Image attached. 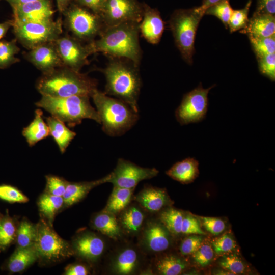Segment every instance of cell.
I'll use <instances>...</instances> for the list:
<instances>
[{
    "mask_svg": "<svg viewBox=\"0 0 275 275\" xmlns=\"http://www.w3.org/2000/svg\"><path fill=\"white\" fill-rule=\"evenodd\" d=\"M139 23L127 22L104 28L99 38L90 42L94 53L125 59L139 66L142 58Z\"/></svg>",
    "mask_w": 275,
    "mask_h": 275,
    "instance_id": "6da1fadb",
    "label": "cell"
},
{
    "mask_svg": "<svg viewBox=\"0 0 275 275\" xmlns=\"http://www.w3.org/2000/svg\"><path fill=\"white\" fill-rule=\"evenodd\" d=\"M36 87L42 96L65 97L74 95L91 97L97 89L96 80L69 68L61 66L42 75Z\"/></svg>",
    "mask_w": 275,
    "mask_h": 275,
    "instance_id": "7a4b0ae2",
    "label": "cell"
},
{
    "mask_svg": "<svg viewBox=\"0 0 275 275\" xmlns=\"http://www.w3.org/2000/svg\"><path fill=\"white\" fill-rule=\"evenodd\" d=\"M138 66L121 60H113L102 70L105 78L107 95L124 101L138 113V97L141 82Z\"/></svg>",
    "mask_w": 275,
    "mask_h": 275,
    "instance_id": "3957f363",
    "label": "cell"
},
{
    "mask_svg": "<svg viewBox=\"0 0 275 275\" xmlns=\"http://www.w3.org/2000/svg\"><path fill=\"white\" fill-rule=\"evenodd\" d=\"M90 97L88 95H74L65 97L42 96L35 104L70 127L80 124L85 119L93 120L101 124L97 110L91 105Z\"/></svg>",
    "mask_w": 275,
    "mask_h": 275,
    "instance_id": "277c9868",
    "label": "cell"
},
{
    "mask_svg": "<svg viewBox=\"0 0 275 275\" xmlns=\"http://www.w3.org/2000/svg\"><path fill=\"white\" fill-rule=\"evenodd\" d=\"M91 97L100 117L102 129L111 136L121 135L129 129L138 119V113L124 101L109 97L97 89Z\"/></svg>",
    "mask_w": 275,
    "mask_h": 275,
    "instance_id": "5b68a950",
    "label": "cell"
},
{
    "mask_svg": "<svg viewBox=\"0 0 275 275\" xmlns=\"http://www.w3.org/2000/svg\"><path fill=\"white\" fill-rule=\"evenodd\" d=\"M204 15L199 7L179 9L174 11L169 21L175 43L183 60L189 64L193 63L196 32Z\"/></svg>",
    "mask_w": 275,
    "mask_h": 275,
    "instance_id": "8992f818",
    "label": "cell"
},
{
    "mask_svg": "<svg viewBox=\"0 0 275 275\" xmlns=\"http://www.w3.org/2000/svg\"><path fill=\"white\" fill-rule=\"evenodd\" d=\"M42 263L58 262L74 254L71 245L54 231L43 217L37 224V235L33 245Z\"/></svg>",
    "mask_w": 275,
    "mask_h": 275,
    "instance_id": "52a82bcc",
    "label": "cell"
},
{
    "mask_svg": "<svg viewBox=\"0 0 275 275\" xmlns=\"http://www.w3.org/2000/svg\"><path fill=\"white\" fill-rule=\"evenodd\" d=\"M63 14L65 28L82 42H92L105 28L99 15L73 2Z\"/></svg>",
    "mask_w": 275,
    "mask_h": 275,
    "instance_id": "ba28073f",
    "label": "cell"
},
{
    "mask_svg": "<svg viewBox=\"0 0 275 275\" xmlns=\"http://www.w3.org/2000/svg\"><path fill=\"white\" fill-rule=\"evenodd\" d=\"M12 28L17 41L30 50L41 44L54 41L63 34V21L61 18L43 22L13 20Z\"/></svg>",
    "mask_w": 275,
    "mask_h": 275,
    "instance_id": "9c48e42d",
    "label": "cell"
},
{
    "mask_svg": "<svg viewBox=\"0 0 275 275\" xmlns=\"http://www.w3.org/2000/svg\"><path fill=\"white\" fill-rule=\"evenodd\" d=\"M54 43L63 66L76 71L89 63V56L94 53L90 43L84 44L69 34H62Z\"/></svg>",
    "mask_w": 275,
    "mask_h": 275,
    "instance_id": "30bf717a",
    "label": "cell"
},
{
    "mask_svg": "<svg viewBox=\"0 0 275 275\" xmlns=\"http://www.w3.org/2000/svg\"><path fill=\"white\" fill-rule=\"evenodd\" d=\"M214 86L204 89L200 84L184 95L175 112L176 119L181 125L198 122L204 119L208 109V95Z\"/></svg>",
    "mask_w": 275,
    "mask_h": 275,
    "instance_id": "8fae6325",
    "label": "cell"
},
{
    "mask_svg": "<svg viewBox=\"0 0 275 275\" xmlns=\"http://www.w3.org/2000/svg\"><path fill=\"white\" fill-rule=\"evenodd\" d=\"M143 3L138 0H106L100 14L105 27L127 22L140 23Z\"/></svg>",
    "mask_w": 275,
    "mask_h": 275,
    "instance_id": "7c38bea8",
    "label": "cell"
},
{
    "mask_svg": "<svg viewBox=\"0 0 275 275\" xmlns=\"http://www.w3.org/2000/svg\"><path fill=\"white\" fill-rule=\"evenodd\" d=\"M158 173V171L155 168H143L120 158L114 171L110 173L108 182L115 186L134 188L140 181L151 179Z\"/></svg>",
    "mask_w": 275,
    "mask_h": 275,
    "instance_id": "4fadbf2b",
    "label": "cell"
},
{
    "mask_svg": "<svg viewBox=\"0 0 275 275\" xmlns=\"http://www.w3.org/2000/svg\"><path fill=\"white\" fill-rule=\"evenodd\" d=\"M13 20L20 22H43L53 20L55 11L51 0H37L12 8Z\"/></svg>",
    "mask_w": 275,
    "mask_h": 275,
    "instance_id": "5bb4252c",
    "label": "cell"
},
{
    "mask_svg": "<svg viewBox=\"0 0 275 275\" xmlns=\"http://www.w3.org/2000/svg\"><path fill=\"white\" fill-rule=\"evenodd\" d=\"M24 57L42 73L63 66L54 41L41 44L29 50Z\"/></svg>",
    "mask_w": 275,
    "mask_h": 275,
    "instance_id": "9a60e30c",
    "label": "cell"
},
{
    "mask_svg": "<svg viewBox=\"0 0 275 275\" xmlns=\"http://www.w3.org/2000/svg\"><path fill=\"white\" fill-rule=\"evenodd\" d=\"M71 246L74 254L88 261H95L103 254L105 243L97 234L87 232L77 236Z\"/></svg>",
    "mask_w": 275,
    "mask_h": 275,
    "instance_id": "2e32d148",
    "label": "cell"
},
{
    "mask_svg": "<svg viewBox=\"0 0 275 275\" xmlns=\"http://www.w3.org/2000/svg\"><path fill=\"white\" fill-rule=\"evenodd\" d=\"M164 29V23L159 12L143 3V13L139 23V31L149 43L157 44L161 38Z\"/></svg>",
    "mask_w": 275,
    "mask_h": 275,
    "instance_id": "e0dca14e",
    "label": "cell"
},
{
    "mask_svg": "<svg viewBox=\"0 0 275 275\" xmlns=\"http://www.w3.org/2000/svg\"><path fill=\"white\" fill-rule=\"evenodd\" d=\"M169 232L162 224L157 222L149 223L143 234L145 245L148 250L153 252L167 250L170 245Z\"/></svg>",
    "mask_w": 275,
    "mask_h": 275,
    "instance_id": "ac0fdd59",
    "label": "cell"
},
{
    "mask_svg": "<svg viewBox=\"0 0 275 275\" xmlns=\"http://www.w3.org/2000/svg\"><path fill=\"white\" fill-rule=\"evenodd\" d=\"M242 31L248 37H267L275 35V16L254 12L246 28Z\"/></svg>",
    "mask_w": 275,
    "mask_h": 275,
    "instance_id": "d6986e66",
    "label": "cell"
},
{
    "mask_svg": "<svg viewBox=\"0 0 275 275\" xmlns=\"http://www.w3.org/2000/svg\"><path fill=\"white\" fill-rule=\"evenodd\" d=\"M111 174L93 181L82 182H67L65 191L63 196L64 206L68 207L76 204L84 199L94 187L108 182Z\"/></svg>",
    "mask_w": 275,
    "mask_h": 275,
    "instance_id": "ffe728a7",
    "label": "cell"
},
{
    "mask_svg": "<svg viewBox=\"0 0 275 275\" xmlns=\"http://www.w3.org/2000/svg\"><path fill=\"white\" fill-rule=\"evenodd\" d=\"M136 200L141 206L151 212L161 210L169 202L164 189L153 187L144 188L137 195Z\"/></svg>",
    "mask_w": 275,
    "mask_h": 275,
    "instance_id": "44dd1931",
    "label": "cell"
},
{
    "mask_svg": "<svg viewBox=\"0 0 275 275\" xmlns=\"http://www.w3.org/2000/svg\"><path fill=\"white\" fill-rule=\"evenodd\" d=\"M198 161L187 158L174 164L166 172L169 177L183 184L193 182L199 175Z\"/></svg>",
    "mask_w": 275,
    "mask_h": 275,
    "instance_id": "7402d4cb",
    "label": "cell"
},
{
    "mask_svg": "<svg viewBox=\"0 0 275 275\" xmlns=\"http://www.w3.org/2000/svg\"><path fill=\"white\" fill-rule=\"evenodd\" d=\"M49 127L50 135L57 143L60 152L64 153L76 133L70 130L65 123L57 118L51 116L45 118Z\"/></svg>",
    "mask_w": 275,
    "mask_h": 275,
    "instance_id": "603a6c76",
    "label": "cell"
},
{
    "mask_svg": "<svg viewBox=\"0 0 275 275\" xmlns=\"http://www.w3.org/2000/svg\"><path fill=\"white\" fill-rule=\"evenodd\" d=\"M92 225L95 229L115 240L121 236V228L113 214L103 211L96 214L92 220Z\"/></svg>",
    "mask_w": 275,
    "mask_h": 275,
    "instance_id": "cb8c5ba5",
    "label": "cell"
},
{
    "mask_svg": "<svg viewBox=\"0 0 275 275\" xmlns=\"http://www.w3.org/2000/svg\"><path fill=\"white\" fill-rule=\"evenodd\" d=\"M42 116L43 112L40 109L36 110L33 120L23 129L22 135L30 146L50 135L49 127Z\"/></svg>",
    "mask_w": 275,
    "mask_h": 275,
    "instance_id": "d4e9b609",
    "label": "cell"
},
{
    "mask_svg": "<svg viewBox=\"0 0 275 275\" xmlns=\"http://www.w3.org/2000/svg\"><path fill=\"white\" fill-rule=\"evenodd\" d=\"M38 260L34 246L19 248L15 250L8 262V269L12 273L20 272Z\"/></svg>",
    "mask_w": 275,
    "mask_h": 275,
    "instance_id": "484cf974",
    "label": "cell"
},
{
    "mask_svg": "<svg viewBox=\"0 0 275 275\" xmlns=\"http://www.w3.org/2000/svg\"><path fill=\"white\" fill-rule=\"evenodd\" d=\"M138 262L137 252L132 248H126L116 256L112 264V269L118 274H130L136 269Z\"/></svg>",
    "mask_w": 275,
    "mask_h": 275,
    "instance_id": "4316f807",
    "label": "cell"
},
{
    "mask_svg": "<svg viewBox=\"0 0 275 275\" xmlns=\"http://www.w3.org/2000/svg\"><path fill=\"white\" fill-rule=\"evenodd\" d=\"M134 188L114 186L106 206L102 210L116 215L125 209L129 204Z\"/></svg>",
    "mask_w": 275,
    "mask_h": 275,
    "instance_id": "83f0119b",
    "label": "cell"
},
{
    "mask_svg": "<svg viewBox=\"0 0 275 275\" xmlns=\"http://www.w3.org/2000/svg\"><path fill=\"white\" fill-rule=\"evenodd\" d=\"M38 205L43 217L52 226L56 214L64 206V200L62 197L53 196L44 192L40 196Z\"/></svg>",
    "mask_w": 275,
    "mask_h": 275,
    "instance_id": "f1b7e54d",
    "label": "cell"
},
{
    "mask_svg": "<svg viewBox=\"0 0 275 275\" xmlns=\"http://www.w3.org/2000/svg\"><path fill=\"white\" fill-rule=\"evenodd\" d=\"M122 211L119 223L121 228L128 234L137 233L144 221L143 212L135 206L126 207Z\"/></svg>",
    "mask_w": 275,
    "mask_h": 275,
    "instance_id": "f546056e",
    "label": "cell"
},
{
    "mask_svg": "<svg viewBox=\"0 0 275 275\" xmlns=\"http://www.w3.org/2000/svg\"><path fill=\"white\" fill-rule=\"evenodd\" d=\"M158 272L163 275H178L186 268V262L174 255H168L160 259L156 263Z\"/></svg>",
    "mask_w": 275,
    "mask_h": 275,
    "instance_id": "4dcf8cb0",
    "label": "cell"
},
{
    "mask_svg": "<svg viewBox=\"0 0 275 275\" xmlns=\"http://www.w3.org/2000/svg\"><path fill=\"white\" fill-rule=\"evenodd\" d=\"M17 227L8 212L0 217V252L5 250L16 240Z\"/></svg>",
    "mask_w": 275,
    "mask_h": 275,
    "instance_id": "1f68e13d",
    "label": "cell"
},
{
    "mask_svg": "<svg viewBox=\"0 0 275 275\" xmlns=\"http://www.w3.org/2000/svg\"><path fill=\"white\" fill-rule=\"evenodd\" d=\"M37 235V224L27 219L21 221L17 227L16 240L18 247L33 246Z\"/></svg>",
    "mask_w": 275,
    "mask_h": 275,
    "instance_id": "d6a6232c",
    "label": "cell"
},
{
    "mask_svg": "<svg viewBox=\"0 0 275 275\" xmlns=\"http://www.w3.org/2000/svg\"><path fill=\"white\" fill-rule=\"evenodd\" d=\"M15 38L11 41L0 40V69L10 67L12 65L20 62L15 55L20 51Z\"/></svg>",
    "mask_w": 275,
    "mask_h": 275,
    "instance_id": "836d02e7",
    "label": "cell"
},
{
    "mask_svg": "<svg viewBox=\"0 0 275 275\" xmlns=\"http://www.w3.org/2000/svg\"><path fill=\"white\" fill-rule=\"evenodd\" d=\"M183 217V213L174 208L165 210L160 215L162 224L170 233L176 235L181 234Z\"/></svg>",
    "mask_w": 275,
    "mask_h": 275,
    "instance_id": "e575fe53",
    "label": "cell"
},
{
    "mask_svg": "<svg viewBox=\"0 0 275 275\" xmlns=\"http://www.w3.org/2000/svg\"><path fill=\"white\" fill-rule=\"evenodd\" d=\"M251 4V0H249L244 8L233 10L228 26L231 33L246 28L249 20L248 15Z\"/></svg>",
    "mask_w": 275,
    "mask_h": 275,
    "instance_id": "d590c367",
    "label": "cell"
},
{
    "mask_svg": "<svg viewBox=\"0 0 275 275\" xmlns=\"http://www.w3.org/2000/svg\"><path fill=\"white\" fill-rule=\"evenodd\" d=\"M249 38L256 58L275 53V35Z\"/></svg>",
    "mask_w": 275,
    "mask_h": 275,
    "instance_id": "8d00e7d4",
    "label": "cell"
},
{
    "mask_svg": "<svg viewBox=\"0 0 275 275\" xmlns=\"http://www.w3.org/2000/svg\"><path fill=\"white\" fill-rule=\"evenodd\" d=\"M233 10L229 0H223L207 8L205 10V14L216 17L222 22L225 27L228 28Z\"/></svg>",
    "mask_w": 275,
    "mask_h": 275,
    "instance_id": "74e56055",
    "label": "cell"
},
{
    "mask_svg": "<svg viewBox=\"0 0 275 275\" xmlns=\"http://www.w3.org/2000/svg\"><path fill=\"white\" fill-rule=\"evenodd\" d=\"M214 252L218 255H225L231 253L236 248V243L229 234H224L214 239L212 242Z\"/></svg>",
    "mask_w": 275,
    "mask_h": 275,
    "instance_id": "f35d334b",
    "label": "cell"
},
{
    "mask_svg": "<svg viewBox=\"0 0 275 275\" xmlns=\"http://www.w3.org/2000/svg\"><path fill=\"white\" fill-rule=\"evenodd\" d=\"M219 264L223 269L233 274L242 273L245 269L243 262L234 254L230 253L224 255Z\"/></svg>",
    "mask_w": 275,
    "mask_h": 275,
    "instance_id": "ab89813d",
    "label": "cell"
},
{
    "mask_svg": "<svg viewBox=\"0 0 275 275\" xmlns=\"http://www.w3.org/2000/svg\"><path fill=\"white\" fill-rule=\"evenodd\" d=\"M0 199L9 203H26L28 198L16 187L7 184L0 185Z\"/></svg>",
    "mask_w": 275,
    "mask_h": 275,
    "instance_id": "60d3db41",
    "label": "cell"
},
{
    "mask_svg": "<svg viewBox=\"0 0 275 275\" xmlns=\"http://www.w3.org/2000/svg\"><path fill=\"white\" fill-rule=\"evenodd\" d=\"M46 180L45 192L53 196L63 197L68 181L62 178L54 175L46 176Z\"/></svg>",
    "mask_w": 275,
    "mask_h": 275,
    "instance_id": "b9f144b4",
    "label": "cell"
},
{
    "mask_svg": "<svg viewBox=\"0 0 275 275\" xmlns=\"http://www.w3.org/2000/svg\"><path fill=\"white\" fill-rule=\"evenodd\" d=\"M260 73L272 81L275 80V53L257 58Z\"/></svg>",
    "mask_w": 275,
    "mask_h": 275,
    "instance_id": "7bdbcfd3",
    "label": "cell"
},
{
    "mask_svg": "<svg viewBox=\"0 0 275 275\" xmlns=\"http://www.w3.org/2000/svg\"><path fill=\"white\" fill-rule=\"evenodd\" d=\"M212 247L208 244H202L192 254L194 261L199 266L208 265L214 257Z\"/></svg>",
    "mask_w": 275,
    "mask_h": 275,
    "instance_id": "ee69618b",
    "label": "cell"
},
{
    "mask_svg": "<svg viewBox=\"0 0 275 275\" xmlns=\"http://www.w3.org/2000/svg\"><path fill=\"white\" fill-rule=\"evenodd\" d=\"M203 240L201 235L191 234L185 237L180 245V251L183 255H192L202 244Z\"/></svg>",
    "mask_w": 275,
    "mask_h": 275,
    "instance_id": "f6af8a7d",
    "label": "cell"
},
{
    "mask_svg": "<svg viewBox=\"0 0 275 275\" xmlns=\"http://www.w3.org/2000/svg\"><path fill=\"white\" fill-rule=\"evenodd\" d=\"M181 234L204 235L206 233L202 229L200 223L196 218L190 215H184L182 221Z\"/></svg>",
    "mask_w": 275,
    "mask_h": 275,
    "instance_id": "bcb514c9",
    "label": "cell"
},
{
    "mask_svg": "<svg viewBox=\"0 0 275 275\" xmlns=\"http://www.w3.org/2000/svg\"><path fill=\"white\" fill-rule=\"evenodd\" d=\"M203 226L210 233L218 235L225 229V222L221 219L215 217H201Z\"/></svg>",
    "mask_w": 275,
    "mask_h": 275,
    "instance_id": "7dc6e473",
    "label": "cell"
},
{
    "mask_svg": "<svg viewBox=\"0 0 275 275\" xmlns=\"http://www.w3.org/2000/svg\"><path fill=\"white\" fill-rule=\"evenodd\" d=\"M106 0H73L74 3L100 16Z\"/></svg>",
    "mask_w": 275,
    "mask_h": 275,
    "instance_id": "c3c4849f",
    "label": "cell"
},
{
    "mask_svg": "<svg viewBox=\"0 0 275 275\" xmlns=\"http://www.w3.org/2000/svg\"><path fill=\"white\" fill-rule=\"evenodd\" d=\"M255 12L274 15L275 0H256Z\"/></svg>",
    "mask_w": 275,
    "mask_h": 275,
    "instance_id": "681fc988",
    "label": "cell"
},
{
    "mask_svg": "<svg viewBox=\"0 0 275 275\" xmlns=\"http://www.w3.org/2000/svg\"><path fill=\"white\" fill-rule=\"evenodd\" d=\"M66 275H87L89 274L88 268L81 264H72L65 269Z\"/></svg>",
    "mask_w": 275,
    "mask_h": 275,
    "instance_id": "f907efd6",
    "label": "cell"
},
{
    "mask_svg": "<svg viewBox=\"0 0 275 275\" xmlns=\"http://www.w3.org/2000/svg\"><path fill=\"white\" fill-rule=\"evenodd\" d=\"M13 25V19L8 20L0 23V40L6 36L9 29L12 27Z\"/></svg>",
    "mask_w": 275,
    "mask_h": 275,
    "instance_id": "816d5d0a",
    "label": "cell"
},
{
    "mask_svg": "<svg viewBox=\"0 0 275 275\" xmlns=\"http://www.w3.org/2000/svg\"><path fill=\"white\" fill-rule=\"evenodd\" d=\"M58 10L60 13L63 14L73 0H56Z\"/></svg>",
    "mask_w": 275,
    "mask_h": 275,
    "instance_id": "f5cc1de1",
    "label": "cell"
},
{
    "mask_svg": "<svg viewBox=\"0 0 275 275\" xmlns=\"http://www.w3.org/2000/svg\"><path fill=\"white\" fill-rule=\"evenodd\" d=\"M223 0H202L201 6H199V9L204 13L205 10L209 6Z\"/></svg>",
    "mask_w": 275,
    "mask_h": 275,
    "instance_id": "db71d44e",
    "label": "cell"
},
{
    "mask_svg": "<svg viewBox=\"0 0 275 275\" xmlns=\"http://www.w3.org/2000/svg\"><path fill=\"white\" fill-rule=\"evenodd\" d=\"M1 1V0H0ZM7 1L12 7L14 8L19 5L32 2L37 0H4Z\"/></svg>",
    "mask_w": 275,
    "mask_h": 275,
    "instance_id": "11a10c76",
    "label": "cell"
},
{
    "mask_svg": "<svg viewBox=\"0 0 275 275\" xmlns=\"http://www.w3.org/2000/svg\"><path fill=\"white\" fill-rule=\"evenodd\" d=\"M2 215V214H1V213H0V217H1Z\"/></svg>",
    "mask_w": 275,
    "mask_h": 275,
    "instance_id": "9f6ffc18",
    "label": "cell"
}]
</instances>
